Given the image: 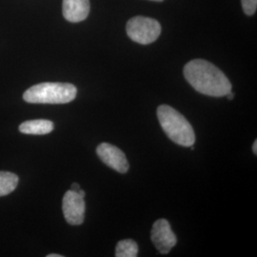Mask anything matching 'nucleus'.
<instances>
[{
    "label": "nucleus",
    "instance_id": "obj_14",
    "mask_svg": "<svg viewBox=\"0 0 257 257\" xmlns=\"http://www.w3.org/2000/svg\"><path fill=\"white\" fill-rule=\"evenodd\" d=\"M226 95H227V97H228V99H229V100H232V99H233V97H234V93L231 92H229V93H227Z\"/></svg>",
    "mask_w": 257,
    "mask_h": 257
},
{
    "label": "nucleus",
    "instance_id": "obj_10",
    "mask_svg": "<svg viewBox=\"0 0 257 257\" xmlns=\"http://www.w3.org/2000/svg\"><path fill=\"white\" fill-rule=\"evenodd\" d=\"M19 184V176L10 172H0V197L13 193Z\"/></svg>",
    "mask_w": 257,
    "mask_h": 257
},
{
    "label": "nucleus",
    "instance_id": "obj_17",
    "mask_svg": "<svg viewBox=\"0 0 257 257\" xmlns=\"http://www.w3.org/2000/svg\"><path fill=\"white\" fill-rule=\"evenodd\" d=\"M77 193H79V194H80L82 197H85V194H86V193H85V192H84L83 190H81V189H80V190H79Z\"/></svg>",
    "mask_w": 257,
    "mask_h": 257
},
{
    "label": "nucleus",
    "instance_id": "obj_2",
    "mask_svg": "<svg viewBox=\"0 0 257 257\" xmlns=\"http://www.w3.org/2000/svg\"><path fill=\"white\" fill-rule=\"evenodd\" d=\"M157 117L166 135L172 141L183 147L193 146L195 135L192 125L179 111L161 105L157 109Z\"/></svg>",
    "mask_w": 257,
    "mask_h": 257
},
{
    "label": "nucleus",
    "instance_id": "obj_4",
    "mask_svg": "<svg viewBox=\"0 0 257 257\" xmlns=\"http://www.w3.org/2000/svg\"><path fill=\"white\" fill-rule=\"evenodd\" d=\"M126 31L133 41L148 45L155 42L160 36L161 26L156 19L138 16L128 20Z\"/></svg>",
    "mask_w": 257,
    "mask_h": 257
},
{
    "label": "nucleus",
    "instance_id": "obj_1",
    "mask_svg": "<svg viewBox=\"0 0 257 257\" xmlns=\"http://www.w3.org/2000/svg\"><path fill=\"white\" fill-rule=\"evenodd\" d=\"M185 78L195 91L221 97L231 91V84L220 70L203 59H194L184 67Z\"/></svg>",
    "mask_w": 257,
    "mask_h": 257
},
{
    "label": "nucleus",
    "instance_id": "obj_11",
    "mask_svg": "<svg viewBox=\"0 0 257 257\" xmlns=\"http://www.w3.org/2000/svg\"><path fill=\"white\" fill-rule=\"evenodd\" d=\"M138 254V245L132 239L121 240L115 248L116 257H136Z\"/></svg>",
    "mask_w": 257,
    "mask_h": 257
},
{
    "label": "nucleus",
    "instance_id": "obj_8",
    "mask_svg": "<svg viewBox=\"0 0 257 257\" xmlns=\"http://www.w3.org/2000/svg\"><path fill=\"white\" fill-rule=\"evenodd\" d=\"M90 8L89 0H63L62 13L66 20L77 23L88 18Z\"/></svg>",
    "mask_w": 257,
    "mask_h": 257
},
{
    "label": "nucleus",
    "instance_id": "obj_6",
    "mask_svg": "<svg viewBox=\"0 0 257 257\" xmlns=\"http://www.w3.org/2000/svg\"><path fill=\"white\" fill-rule=\"evenodd\" d=\"M151 238L157 250L162 254L169 253L177 243V238L171 229V225L166 219H158L155 222Z\"/></svg>",
    "mask_w": 257,
    "mask_h": 257
},
{
    "label": "nucleus",
    "instance_id": "obj_16",
    "mask_svg": "<svg viewBox=\"0 0 257 257\" xmlns=\"http://www.w3.org/2000/svg\"><path fill=\"white\" fill-rule=\"evenodd\" d=\"M47 257H63V255H61V254H55V253H53V254H49V255H47Z\"/></svg>",
    "mask_w": 257,
    "mask_h": 257
},
{
    "label": "nucleus",
    "instance_id": "obj_12",
    "mask_svg": "<svg viewBox=\"0 0 257 257\" xmlns=\"http://www.w3.org/2000/svg\"><path fill=\"white\" fill-rule=\"evenodd\" d=\"M243 11L247 16H252L257 9V0H241Z\"/></svg>",
    "mask_w": 257,
    "mask_h": 257
},
{
    "label": "nucleus",
    "instance_id": "obj_18",
    "mask_svg": "<svg viewBox=\"0 0 257 257\" xmlns=\"http://www.w3.org/2000/svg\"><path fill=\"white\" fill-rule=\"evenodd\" d=\"M151 1H157V2H161V1H163V0H151Z\"/></svg>",
    "mask_w": 257,
    "mask_h": 257
},
{
    "label": "nucleus",
    "instance_id": "obj_3",
    "mask_svg": "<svg viewBox=\"0 0 257 257\" xmlns=\"http://www.w3.org/2000/svg\"><path fill=\"white\" fill-rule=\"evenodd\" d=\"M76 93V87L70 83H40L28 89L23 99L35 104H65L73 101Z\"/></svg>",
    "mask_w": 257,
    "mask_h": 257
},
{
    "label": "nucleus",
    "instance_id": "obj_9",
    "mask_svg": "<svg viewBox=\"0 0 257 257\" xmlns=\"http://www.w3.org/2000/svg\"><path fill=\"white\" fill-rule=\"evenodd\" d=\"M55 128L54 123L50 120H29L19 125V132L25 135L43 136L50 134Z\"/></svg>",
    "mask_w": 257,
    "mask_h": 257
},
{
    "label": "nucleus",
    "instance_id": "obj_7",
    "mask_svg": "<svg viewBox=\"0 0 257 257\" xmlns=\"http://www.w3.org/2000/svg\"><path fill=\"white\" fill-rule=\"evenodd\" d=\"M96 154L102 161L120 174H126L128 170V162L125 154L109 143H101L97 149Z\"/></svg>",
    "mask_w": 257,
    "mask_h": 257
},
{
    "label": "nucleus",
    "instance_id": "obj_15",
    "mask_svg": "<svg viewBox=\"0 0 257 257\" xmlns=\"http://www.w3.org/2000/svg\"><path fill=\"white\" fill-rule=\"evenodd\" d=\"M252 152L254 153V155H256L257 154V140L254 141V143H253V145H252Z\"/></svg>",
    "mask_w": 257,
    "mask_h": 257
},
{
    "label": "nucleus",
    "instance_id": "obj_13",
    "mask_svg": "<svg viewBox=\"0 0 257 257\" xmlns=\"http://www.w3.org/2000/svg\"><path fill=\"white\" fill-rule=\"evenodd\" d=\"M72 191H74V192H78L79 190H80V186H79V184L74 183L72 185V189H71Z\"/></svg>",
    "mask_w": 257,
    "mask_h": 257
},
{
    "label": "nucleus",
    "instance_id": "obj_5",
    "mask_svg": "<svg viewBox=\"0 0 257 257\" xmlns=\"http://www.w3.org/2000/svg\"><path fill=\"white\" fill-rule=\"evenodd\" d=\"M85 200L79 193L72 190L65 193L62 211L65 219L70 225H81L85 218Z\"/></svg>",
    "mask_w": 257,
    "mask_h": 257
}]
</instances>
